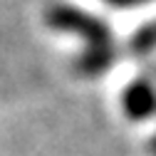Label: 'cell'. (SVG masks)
I'll list each match as a JSON object with an SVG mask.
<instances>
[{
  "mask_svg": "<svg viewBox=\"0 0 156 156\" xmlns=\"http://www.w3.org/2000/svg\"><path fill=\"white\" fill-rule=\"evenodd\" d=\"M154 149H156V139H154Z\"/></svg>",
  "mask_w": 156,
  "mask_h": 156,
  "instance_id": "obj_2",
  "label": "cell"
},
{
  "mask_svg": "<svg viewBox=\"0 0 156 156\" xmlns=\"http://www.w3.org/2000/svg\"><path fill=\"white\" fill-rule=\"evenodd\" d=\"M124 112L134 119H144L156 112V87L151 82H134L124 92Z\"/></svg>",
  "mask_w": 156,
  "mask_h": 156,
  "instance_id": "obj_1",
  "label": "cell"
},
{
  "mask_svg": "<svg viewBox=\"0 0 156 156\" xmlns=\"http://www.w3.org/2000/svg\"><path fill=\"white\" fill-rule=\"evenodd\" d=\"M134 3H136V0H134Z\"/></svg>",
  "mask_w": 156,
  "mask_h": 156,
  "instance_id": "obj_3",
  "label": "cell"
}]
</instances>
